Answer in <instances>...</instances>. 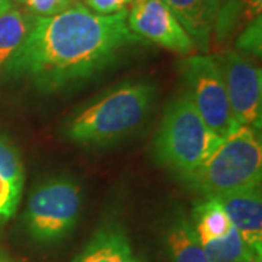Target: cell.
<instances>
[{
  "label": "cell",
  "instance_id": "cell-1",
  "mask_svg": "<svg viewBox=\"0 0 262 262\" xmlns=\"http://www.w3.org/2000/svg\"><path fill=\"white\" fill-rule=\"evenodd\" d=\"M139 38L128 27V12L98 15L79 2L54 16L35 18L8 73L29 79L51 94L95 76Z\"/></svg>",
  "mask_w": 262,
  "mask_h": 262
},
{
  "label": "cell",
  "instance_id": "cell-9",
  "mask_svg": "<svg viewBox=\"0 0 262 262\" xmlns=\"http://www.w3.org/2000/svg\"><path fill=\"white\" fill-rule=\"evenodd\" d=\"M229 215L251 252L262 258V195L261 185L215 198Z\"/></svg>",
  "mask_w": 262,
  "mask_h": 262
},
{
  "label": "cell",
  "instance_id": "cell-5",
  "mask_svg": "<svg viewBox=\"0 0 262 262\" xmlns=\"http://www.w3.org/2000/svg\"><path fill=\"white\" fill-rule=\"evenodd\" d=\"M82 206V187L75 178L46 179L29 194L24 214L27 233L35 244H58L73 232Z\"/></svg>",
  "mask_w": 262,
  "mask_h": 262
},
{
  "label": "cell",
  "instance_id": "cell-10",
  "mask_svg": "<svg viewBox=\"0 0 262 262\" xmlns=\"http://www.w3.org/2000/svg\"><path fill=\"white\" fill-rule=\"evenodd\" d=\"M24 182L25 169L18 149L0 136V223L16 213Z\"/></svg>",
  "mask_w": 262,
  "mask_h": 262
},
{
  "label": "cell",
  "instance_id": "cell-8",
  "mask_svg": "<svg viewBox=\"0 0 262 262\" xmlns=\"http://www.w3.org/2000/svg\"><path fill=\"white\" fill-rule=\"evenodd\" d=\"M130 6L128 27L137 37L179 56L195 53V44L163 0H133Z\"/></svg>",
  "mask_w": 262,
  "mask_h": 262
},
{
  "label": "cell",
  "instance_id": "cell-12",
  "mask_svg": "<svg viewBox=\"0 0 262 262\" xmlns=\"http://www.w3.org/2000/svg\"><path fill=\"white\" fill-rule=\"evenodd\" d=\"M187 31L196 50L207 53L211 46L213 24L208 18L206 0H163Z\"/></svg>",
  "mask_w": 262,
  "mask_h": 262
},
{
  "label": "cell",
  "instance_id": "cell-16",
  "mask_svg": "<svg viewBox=\"0 0 262 262\" xmlns=\"http://www.w3.org/2000/svg\"><path fill=\"white\" fill-rule=\"evenodd\" d=\"M261 38H262V20L261 16L253 19L246 24L244 32L237 38L236 42V51L242 56L251 54V56H261Z\"/></svg>",
  "mask_w": 262,
  "mask_h": 262
},
{
  "label": "cell",
  "instance_id": "cell-13",
  "mask_svg": "<svg viewBox=\"0 0 262 262\" xmlns=\"http://www.w3.org/2000/svg\"><path fill=\"white\" fill-rule=\"evenodd\" d=\"M165 242L172 262H210L191 219L184 213L175 214L170 220L166 227Z\"/></svg>",
  "mask_w": 262,
  "mask_h": 262
},
{
  "label": "cell",
  "instance_id": "cell-7",
  "mask_svg": "<svg viewBox=\"0 0 262 262\" xmlns=\"http://www.w3.org/2000/svg\"><path fill=\"white\" fill-rule=\"evenodd\" d=\"M223 76L226 94L234 121L253 130H261L262 73L246 56L229 50L215 54Z\"/></svg>",
  "mask_w": 262,
  "mask_h": 262
},
{
  "label": "cell",
  "instance_id": "cell-15",
  "mask_svg": "<svg viewBox=\"0 0 262 262\" xmlns=\"http://www.w3.org/2000/svg\"><path fill=\"white\" fill-rule=\"evenodd\" d=\"M16 2L25 8V12H28L35 18L54 16L79 3V0H16Z\"/></svg>",
  "mask_w": 262,
  "mask_h": 262
},
{
  "label": "cell",
  "instance_id": "cell-19",
  "mask_svg": "<svg viewBox=\"0 0 262 262\" xmlns=\"http://www.w3.org/2000/svg\"><path fill=\"white\" fill-rule=\"evenodd\" d=\"M222 2H223V0H206L208 18H210V20H211V24H213V25H214L215 16H217V12H219V8H220Z\"/></svg>",
  "mask_w": 262,
  "mask_h": 262
},
{
  "label": "cell",
  "instance_id": "cell-17",
  "mask_svg": "<svg viewBox=\"0 0 262 262\" xmlns=\"http://www.w3.org/2000/svg\"><path fill=\"white\" fill-rule=\"evenodd\" d=\"M219 10L248 24L261 16L262 0H223Z\"/></svg>",
  "mask_w": 262,
  "mask_h": 262
},
{
  "label": "cell",
  "instance_id": "cell-4",
  "mask_svg": "<svg viewBox=\"0 0 262 262\" xmlns=\"http://www.w3.org/2000/svg\"><path fill=\"white\" fill-rule=\"evenodd\" d=\"M261 178V139L251 127L237 125L187 184L207 200L259 187Z\"/></svg>",
  "mask_w": 262,
  "mask_h": 262
},
{
  "label": "cell",
  "instance_id": "cell-21",
  "mask_svg": "<svg viewBox=\"0 0 262 262\" xmlns=\"http://www.w3.org/2000/svg\"><path fill=\"white\" fill-rule=\"evenodd\" d=\"M0 262H9V261H8V259H5V258H2V256H0Z\"/></svg>",
  "mask_w": 262,
  "mask_h": 262
},
{
  "label": "cell",
  "instance_id": "cell-18",
  "mask_svg": "<svg viewBox=\"0 0 262 262\" xmlns=\"http://www.w3.org/2000/svg\"><path fill=\"white\" fill-rule=\"evenodd\" d=\"M84 8L98 15H115L124 12L133 0H82Z\"/></svg>",
  "mask_w": 262,
  "mask_h": 262
},
{
  "label": "cell",
  "instance_id": "cell-2",
  "mask_svg": "<svg viewBox=\"0 0 262 262\" xmlns=\"http://www.w3.org/2000/svg\"><path fill=\"white\" fill-rule=\"evenodd\" d=\"M156 86L147 80L118 84L72 114L64 125L67 140L80 146H106L128 137L147 118Z\"/></svg>",
  "mask_w": 262,
  "mask_h": 262
},
{
  "label": "cell",
  "instance_id": "cell-20",
  "mask_svg": "<svg viewBox=\"0 0 262 262\" xmlns=\"http://www.w3.org/2000/svg\"><path fill=\"white\" fill-rule=\"evenodd\" d=\"M12 8V0H0V15Z\"/></svg>",
  "mask_w": 262,
  "mask_h": 262
},
{
  "label": "cell",
  "instance_id": "cell-3",
  "mask_svg": "<svg viewBox=\"0 0 262 262\" xmlns=\"http://www.w3.org/2000/svg\"><path fill=\"white\" fill-rule=\"evenodd\" d=\"M223 139L198 115L185 94L169 103L153 139V158L185 182L192 178Z\"/></svg>",
  "mask_w": 262,
  "mask_h": 262
},
{
  "label": "cell",
  "instance_id": "cell-6",
  "mask_svg": "<svg viewBox=\"0 0 262 262\" xmlns=\"http://www.w3.org/2000/svg\"><path fill=\"white\" fill-rule=\"evenodd\" d=\"M179 73L187 88V96L210 130L225 139L239 125L226 94L223 76L213 56L191 54L181 60Z\"/></svg>",
  "mask_w": 262,
  "mask_h": 262
},
{
  "label": "cell",
  "instance_id": "cell-11",
  "mask_svg": "<svg viewBox=\"0 0 262 262\" xmlns=\"http://www.w3.org/2000/svg\"><path fill=\"white\" fill-rule=\"evenodd\" d=\"M72 262H140V259L120 226L105 225L96 230Z\"/></svg>",
  "mask_w": 262,
  "mask_h": 262
},
{
  "label": "cell",
  "instance_id": "cell-14",
  "mask_svg": "<svg viewBox=\"0 0 262 262\" xmlns=\"http://www.w3.org/2000/svg\"><path fill=\"white\" fill-rule=\"evenodd\" d=\"M35 16L25 10L10 8L0 15V72H6L25 42Z\"/></svg>",
  "mask_w": 262,
  "mask_h": 262
}]
</instances>
